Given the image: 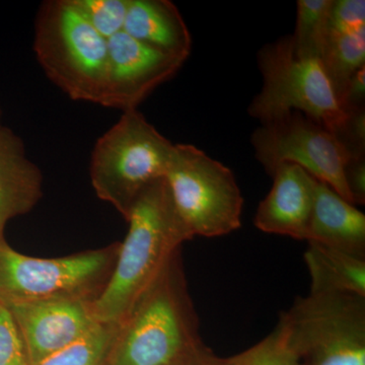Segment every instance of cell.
Here are the masks:
<instances>
[{"label":"cell","instance_id":"cell-1","mask_svg":"<svg viewBox=\"0 0 365 365\" xmlns=\"http://www.w3.org/2000/svg\"><path fill=\"white\" fill-rule=\"evenodd\" d=\"M126 222L128 234L120 242L111 278L91 304L98 323L121 324L174 254L194 239L175 207L165 178L144 190Z\"/></svg>","mask_w":365,"mask_h":365},{"label":"cell","instance_id":"cell-2","mask_svg":"<svg viewBox=\"0 0 365 365\" xmlns=\"http://www.w3.org/2000/svg\"><path fill=\"white\" fill-rule=\"evenodd\" d=\"M206 347L181 249L118 325L106 365H179Z\"/></svg>","mask_w":365,"mask_h":365},{"label":"cell","instance_id":"cell-3","mask_svg":"<svg viewBox=\"0 0 365 365\" xmlns=\"http://www.w3.org/2000/svg\"><path fill=\"white\" fill-rule=\"evenodd\" d=\"M34 53L50 81L76 102L102 106L108 76V40L69 0L41 4L34 26Z\"/></svg>","mask_w":365,"mask_h":365},{"label":"cell","instance_id":"cell-4","mask_svg":"<svg viewBox=\"0 0 365 365\" xmlns=\"http://www.w3.org/2000/svg\"><path fill=\"white\" fill-rule=\"evenodd\" d=\"M174 150L143 113L124 112L93 146L91 186L127 220L144 190L165 178Z\"/></svg>","mask_w":365,"mask_h":365},{"label":"cell","instance_id":"cell-5","mask_svg":"<svg viewBox=\"0 0 365 365\" xmlns=\"http://www.w3.org/2000/svg\"><path fill=\"white\" fill-rule=\"evenodd\" d=\"M257 60L263 85L249 106L250 116L264 125L299 112L337 133L347 113L318 57L299 54L289 35L264 46Z\"/></svg>","mask_w":365,"mask_h":365},{"label":"cell","instance_id":"cell-6","mask_svg":"<svg viewBox=\"0 0 365 365\" xmlns=\"http://www.w3.org/2000/svg\"><path fill=\"white\" fill-rule=\"evenodd\" d=\"M119 249L117 242L60 258H36L19 253L1 237L0 304L53 299L93 302L111 278Z\"/></svg>","mask_w":365,"mask_h":365},{"label":"cell","instance_id":"cell-7","mask_svg":"<svg viewBox=\"0 0 365 365\" xmlns=\"http://www.w3.org/2000/svg\"><path fill=\"white\" fill-rule=\"evenodd\" d=\"M276 327L302 365H365V297H297Z\"/></svg>","mask_w":365,"mask_h":365},{"label":"cell","instance_id":"cell-8","mask_svg":"<svg viewBox=\"0 0 365 365\" xmlns=\"http://www.w3.org/2000/svg\"><path fill=\"white\" fill-rule=\"evenodd\" d=\"M165 179L193 237H222L242 227L244 197L234 173L203 150L175 144Z\"/></svg>","mask_w":365,"mask_h":365},{"label":"cell","instance_id":"cell-9","mask_svg":"<svg viewBox=\"0 0 365 365\" xmlns=\"http://www.w3.org/2000/svg\"><path fill=\"white\" fill-rule=\"evenodd\" d=\"M251 141L256 160L270 176L281 165H295L352 203L345 182V167L351 157L323 125L292 112L261 125Z\"/></svg>","mask_w":365,"mask_h":365},{"label":"cell","instance_id":"cell-10","mask_svg":"<svg viewBox=\"0 0 365 365\" xmlns=\"http://www.w3.org/2000/svg\"><path fill=\"white\" fill-rule=\"evenodd\" d=\"M185 61L158 51L120 32L108 40V76L103 107L122 112L138 110L158 86Z\"/></svg>","mask_w":365,"mask_h":365},{"label":"cell","instance_id":"cell-11","mask_svg":"<svg viewBox=\"0 0 365 365\" xmlns=\"http://www.w3.org/2000/svg\"><path fill=\"white\" fill-rule=\"evenodd\" d=\"M90 302L42 300L7 307L28 352L30 365L81 340L98 325Z\"/></svg>","mask_w":365,"mask_h":365},{"label":"cell","instance_id":"cell-12","mask_svg":"<svg viewBox=\"0 0 365 365\" xmlns=\"http://www.w3.org/2000/svg\"><path fill=\"white\" fill-rule=\"evenodd\" d=\"M271 177L272 188L257 208L255 227L266 234L307 241L317 179L290 163L279 165Z\"/></svg>","mask_w":365,"mask_h":365},{"label":"cell","instance_id":"cell-13","mask_svg":"<svg viewBox=\"0 0 365 365\" xmlns=\"http://www.w3.org/2000/svg\"><path fill=\"white\" fill-rule=\"evenodd\" d=\"M43 182L42 170L26 155L23 139L0 123V237L9 222L38 205Z\"/></svg>","mask_w":365,"mask_h":365},{"label":"cell","instance_id":"cell-14","mask_svg":"<svg viewBox=\"0 0 365 365\" xmlns=\"http://www.w3.org/2000/svg\"><path fill=\"white\" fill-rule=\"evenodd\" d=\"M307 242L365 260V215L328 185L317 180Z\"/></svg>","mask_w":365,"mask_h":365},{"label":"cell","instance_id":"cell-15","mask_svg":"<svg viewBox=\"0 0 365 365\" xmlns=\"http://www.w3.org/2000/svg\"><path fill=\"white\" fill-rule=\"evenodd\" d=\"M123 32L182 61L191 54V33L170 0H129Z\"/></svg>","mask_w":365,"mask_h":365},{"label":"cell","instance_id":"cell-16","mask_svg":"<svg viewBox=\"0 0 365 365\" xmlns=\"http://www.w3.org/2000/svg\"><path fill=\"white\" fill-rule=\"evenodd\" d=\"M304 262L311 277L309 294H349L365 297V260L307 242Z\"/></svg>","mask_w":365,"mask_h":365},{"label":"cell","instance_id":"cell-17","mask_svg":"<svg viewBox=\"0 0 365 365\" xmlns=\"http://www.w3.org/2000/svg\"><path fill=\"white\" fill-rule=\"evenodd\" d=\"M319 60L340 103L350 79L365 66V32L327 30Z\"/></svg>","mask_w":365,"mask_h":365},{"label":"cell","instance_id":"cell-18","mask_svg":"<svg viewBox=\"0 0 365 365\" xmlns=\"http://www.w3.org/2000/svg\"><path fill=\"white\" fill-rule=\"evenodd\" d=\"M118 325L98 323L91 333L34 365H106Z\"/></svg>","mask_w":365,"mask_h":365},{"label":"cell","instance_id":"cell-19","mask_svg":"<svg viewBox=\"0 0 365 365\" xmlns=\"http://www.w3.org/2000/svg\"><path fill=\"white\" fill-rule=\"evenodd\" d=\"M332 0H299L294 35L299 54L318 57L325 42Z\"/></svg>","mask_w":365,"mask_h":365},{"label":"cell","instance_id":"cell-20","mask_svg":"<svg viewBox=\"0 0 365 365\" xmlns=\"http://www.w3.org/2000/svg\"><path fill=\"white\" fill-rule=\"evenodd\" d=\"M78 14L102 37L123 32L129 0H69Z\"/></svg>","mask_w":365,"mask_h":365},{"label":"cell","instance_id":"cell-21","mask_svg":"<svg viewBox=\"0 0 365 365\" xmlns=\"http://www.w3.org/2000/svg\"><path fill=\"white\" fill-rule=\"evenodd\" d=\"M230 359L232 365H302L277 327L253 347Z\"/></svg>","mask_w":365,"mask_h":365},{"label":"cell","instance_id":"cell-22","mask_svg":"<svg viewBox=\"0 0 365 365\" xmlns=\"http://www.w3.org/2000/svg\"><path fill=\"white\" fill-rule=\"evenodd\" d=\"M0 365H30L28 352L13 314L0 304Z\"/></svg>","mask_w":365,"mask_h":365},{"label":"cell","instance_id":"cell-23","mask_svg":"<svg viewBox=\"0 0 365 365\" xmlns=\"http://www.w3.org/2000/svg\"><path fill=\"white\" fill-rule=\"evenodd\" d=\"M328 30L339 33L365 32L364 0H332Z\"/></svg>","mask_w":365,"mask_h":365},{"label":"cell","instance_id":"cell-24","mask_svg":"<svg viewBox=\"0 0 365 365\" xmlns=\"http://www.w3.org/2000/svg\"><path fill=\"white\" fill-rule=\"evenodd\" d=\"M339 139L345 150L348 151L350 157H364L365 153V110H353L347 112L344 123L337 133L335 134Z\"/></svg>","mask_w":365,"mask_h":365},{"label":"cell","instance_id":"cell-25","mask_svg":"<svg viewBox=\"0 0 365 365\" xmlns=\"http://www.w3.org/2000/svg\"><path fill=\"white\" fill-rule=\"evenodd\" d=\"M345 182L354 205L365 203V158H351L345 167Z\"/></svg>","mask_w":365,"mask_h":365},{"label":"cell","instance_id":"cell-26","mask_svg":"<svg viewBox=\"0 0 365 365\" xmlns=\"http://www.w3.org/2000/svg\"><path fill=\"white\" fill-rule=\"evenodd\" d=\"M365 66L359 69L350 79L344 95L340 101L341 107L346 113L364 108Z\"/></svg>","mask_w":365,"mask_h":365},{"label":"cell","instance_id":"cell-27","mask_svg":"<svg viewBox=\"0 0 365 365\" xmlns=\"http://www.w3.org/2000/svg\"><path fill=\"white\" fill-rule=\"evenodd\" d=\"M179 365H232V359L218 357L208 347Z\"/></svg>","mask_w":365,"mask_h":365},{"label":"cell","instance_id":"cell-28","mask_svg":"<svg viewBox=\"0 0 365 365\" xmlns=\"http://www.w3.org/2000/svg\"><path fill=\"white\" fill-rule=\"evenodd\" d=\"M1 118H2V108H1V105H0V123H1Z\"/></svg>","mask_w":365,"mask_h":365}]
</instances>
